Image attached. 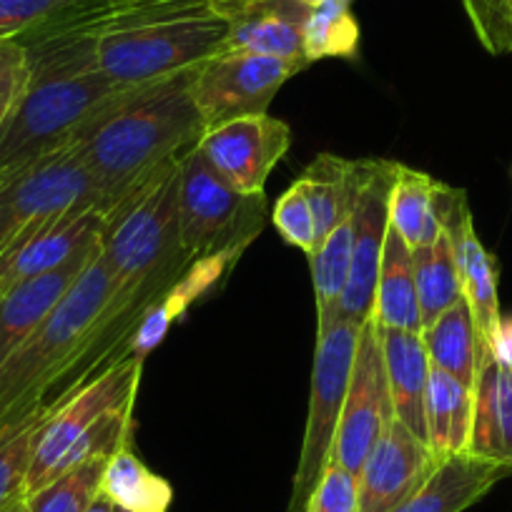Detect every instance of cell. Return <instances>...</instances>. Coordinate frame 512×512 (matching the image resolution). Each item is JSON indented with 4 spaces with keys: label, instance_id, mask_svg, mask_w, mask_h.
<instances>
[{
    "label": "cell",
    "instance_id": "4fadbf2b",
    "mask_svg": "<svg viewBox=\"0 0 512 512\" xmlns=\"http://www.w3.org/2000/svg\"><path fill=\"white\" fill-rule=\"evenodd\" d=\"M397 169L400 164L395 161H377L352 211V272H349L347 287L339 299L337 317L359 324V327L372 319L374 312L379 264H382L384 239L390 229V191L397 179Z\"/></svg>",
    "mask_w": 512,
    "mask_h": 512
},
{
    "label": "cell",
    "instance_id": "f1b7e54d",
    "mask_svg": "<svg viewBox=\"0 0 512 512\" xmlns=\"http://www.w3.org/2000/svg\"><path fill=\"white\" fill-rule=\"evenodd\" d=\"M359 48V23L352 0H322L304 23V56L309 63L324 58H354Z\"/></svg>",
    "mask_w": 512,
    "mask_h": 512
},
{
    "label": "cell",
    "instance_id": "52a82bcc",
    "mask_svg": "<svg viewBox=\"0 0 512 512\" xmlns=\"http://www.w3.org/2000/svg\"><path fill=\"white\" fill-rule=\"evenodd\" d=\"M106 206L76 141L13 174H0V254L26 231L76 206Z\"/></svg>",
    "mask_w": 512,
    "mask_h": 512
},
{
    "label": "cell",
    "instance_id": "7402d4cb",
    "mask_svg": "<svg viewBox=\"0 0 512 512\" xmlns=\"http://www.w3.org/2000/svg\"><path fill=\"white\" fill-rule=\"evenodd\" d=\"M372 317L377 319L379 327H395L422 334L412 249L392 226L387 229V239H384Z\"/></svg>",
    "mask_w": 512,
    "mask_h": 512
},
{
    "label": "cell",
    "instance_id": "8d00e7d4",
    "mask_svg": "<svg viewBox=\"0 0 512 512\" xmlns=\"http://www.w3.org/2000/svg\"><path fill=\"white\" fill-rule=\"evenodd\" d=\"M113 510H116V505H113L106 495H98L86 512H113Z\"/></svg>",
    "mask_w": 512,
    "mask_h": 512
},
{
    "label": "cell",
    "instance_id": "f546056e",
    "mask_svg": "<svg viewBox=\"0 0 512 512\" xmlns=\"http://www.w3.org/2000/svg\"><path fill=\"white\" fill-rule=\"evenodd\" d=\"M108 457H96L83 465L71 467L26 497L28 512H86L101 495V480Z\"/></svg>",
    "mask_w": 512,
    "mask_h": 512
},
{
    "label": "cell",
    "instance_id": "ba28073f",
    "mask_svg": "<svg viewBox=\"0 0 512 512\" xmlns=\"http://www.w3.org/2000/svg\"><path fill=\"white\" fill-rule=\"evenodd\" d=\"M307 66L294 58L224 51L196 68L191 96L206 128L219 126L231 118L267 113L284 83Z\"/></svg>",
    "mask_w": 512,
    "mask_h": 512
},
{
    "label": "cell",
    "instance_id": "9c48e42d",
    "mask_svg": "<svg viewBox=\"0 0 512 512\" xmlns=\"http://www.w3.org/2000/svg\"><path fill=\"white\" fill-rule=\"evenodd\" d=\"M141 372H144V357L128 354L126 359L106 369L101 377L86 384L78 395H73L51 420L43 422L36 437V447H33L26 497L61 475L66 455L93 422L101 420L113 407L136 400Z\"/></svg>",
    "mask_w": 512,
    "mask_h": 512
},
{
    "label": "cell",
    "instance_id": "74e56055",
    "mask_svg": "<svg viewBox=\"0 0 512 512\" xmlns=\"http://www.w3.org/2000/svg\"><path fill=\"white\" fill-rule=\"evenodd\" d=\"M11 512H28V507H26V500H23V502H18V505L13 507Z\"/></svg>",
    "mask_w": 512,
    "mask_h": 512
},
{
    "label": "cell",
    "instance_id": "836d02e7",
    "mask_svg": "<svg viewBox=\"0 0 512 512\" xmlns=\"http://www.w3.org/2000/svg\"><path fill=\"white\" fill-rule=\"evenodd\" d=\"M465 11L492 56L512 53V0H465Z\"/></svg>",
    "mask_w": 512,
    "mask_h": 512
},
{
    "label": "cell",
    "instance_id": "3957f363",
    "mask_svg": "<svg viewBox=\"0 0 512 512\" xmlns=\"http://www.w3.org/2000/svg\"><path fill=\"white\" fill-rule=\"evenodd\" d=\"M229 26L209 0H121L98 23V68L121 86L196 71L226 51Z\"/></svg>",
    "mask_w": 512,
    "mask_h": 512
},
{
    "label": "cell",
    "instance_id": "ac0fdd59",
    "mask_svg": "<svg viewBox=\"0 0 512 512\" xmlns=\"http://www.w3.org/2000/svg\"><path fill=\"white\" fill-rule=\"evenodd\" d=\"M98 246H101V241L63 267L28 279V282L18 284L16 289L0 297V367L36 332L38 324L51 314V309L61 302L63 294L73 287V282L81 277L88 262L98 254Z\"/></svg>",
    "mask_w": 512,
    "mask_h": 512
},
{
    "label": "cell",
    "instance_id": "5bb4252c",
    "mask_svg": "<svg viewBox=\"0 0 512 512\" xmlns=\"http://www.w3.org/2000/svg\"><path fill=\"white\" fill-rule=\"evenodd\" d=\"M106 206H76L33 226L0 254V297L18 284L53 272L101 241Z\"/></svg>",
    "mask_w": 512,
    "mask_h": 512
},
{
    "label": "cell",
    "instance_id": "cb8c5ba5",
    "mask_svg": "<svg viewBox=\"0 0 512 512\" xmlns=\"http://www.w3.org/2000/svg\"><path fill=\"white\" fill-rule=\"evenodd\" d=\"M427 357L432 367L452 374L472 390L480 359V337L467 299H457L450 309L422 329Z\"/></svg>",
    "mask_w": 512,
    "mask_h": 512
},
{
    "label": "cell",
    "instance_id": "8992f818",
    "mask_svg": "<svg viewBox=\"0 0 512 512\" xmlns=\"http://www.w3.org/2000/svg\"><path fill=\"white\" fill-rule=\"evenodd\" d=\"M359 332L362 327L347 319H334L327 327L317 329L307 427H304L302 455L294 472L289 512H307L309 497L332 460L334 437L342 420Z\"/></svg>",
    "mask_w": 512,
    "mask_h": 512
},
{
    "label": "cell",
    "instance_id": "e575fe53",
    "mask_svg": "<svg viewBox=\"0 0 512 512\" xmlns=\"http://www.w3.org/2000/svg\"><path fill=\"white\" fill-rule=\"evenodd\" d=\"M28 56L21 41H0V131L16 113L28 88Z\"/></svg>",
    "mask_w": 512,
    "mask_h": 512
},
{
    "label": "cell",
    "instance_id": "4316f807",
    "mask_svg": "<svg viewBox=\"0 0 512 512\" xmlns=\"http://www.w3.org/2000/svg\"><path fill=\"white\" fill-rule=\"evenodd\" d=\"M352 246H354V219L347 216L342 224L334 226L327 236L309 254L312 267L314 302H317V329L334 322L352 272Z\"/></svg>",
    "mask_w": 512,
    "mask_h": 512
},
{
    "label": "cell",
    "instance_id": "484cf974",
    "mask_svg": "<svg viewBox=\"0 0 512 512\" xmlns=\"http://www.w3.org/2000/svg\"><path fill=\"white\" fill-rule=\"evenodd\" d=\"M101 495L128 512H169L174 490L164 477L151 472L134 447H123L108 457L101 480Z\"/></svg>",
    "mask_w": 512,
    "mask_h": 512
},
{
    "label": "cell",
    "instance_id": "44dd1931",
    "mask_svg": "<svg viewBox=\"0 0 512 512\" xmlns=\"http://www.w3.org/2000/svg\"><path fill=\"white\" fill-rule=\"evenodd\" d=\"M374 164L377 159L349 161L322 154L294 181L312 209L319 241L347 216H352L359 194L372 176Z\"/></svg>",
    "mask_w": 512,
    "mask_h": 512
},
{
    "label": "cell",
    "instance_id": "e0dca14e",
    "mask_svg": "<svg viewBox=\"0 0 512 512\" xmlns=\"http://www.w3.org/2000/svg\"><path fill=\"white\" fill-rule=\"evenodd\" d=\"M467 452L512 467V362L482 347L472 384V430Z\"/></svg>",
    "mask_w": 512,
    "mask_h": 512
},
{
    "label": "cell",
    "instance_id": "9a60e30c",
    "mask_svg": "<svg viewBox=\"0 0 512 512\" xmlns=\"http://www.w3.org/2000/svg\"><path fill=\"white\" fill-rule=\"evenodd\" d=\"M430 447L392 417L359 470V512H392L437 467Z\"/></svg>",
    "mask_w": 512,
    "mask_h": 512
},
{
    "label": "cell",
    "instance_id": "d6a6232c",
    "mask_svg": "<svg viewBox=\"0 0 512 512\" xmlns=\"http://www.w3.org/2000/svg\"><path fill=\"white\" fill-rule=\"evenodd\" d=\"M272 221L287 244L297 246V249H302L307 256L317 249L319 236L317 224H314V214L297 184H292L282 196H279Z\"/></svg>",
    "mask_w": 512,
    "mask_h": 512
},
{
    "label": "cell",
    "instance_id": "2e32d148",
    "mask_svg": "<svg viewBox=\"0 0 512 512\" xmlns=\"http://www.w3.org/2000/svg\"><path fill=\"white\" fill-rule=\"evenodd\" d=\"M209 6L229 26L226 51L307 61L304 23L312 6L304 0H209Z\"/></svg>",
    "mask_w": 512,
    "mask_h": 512
},
{
    "label": "cell",
    "instance_id": "1f68e13d",
    "mask_svg": "<svg viewBox=\"0 0 512 512\" xmlns=\"http://www.w3.org/2000/svg\"><path fill=\"white\" fill-rule=\"evenodd\" d=\"M41 425L31 422L0 440V512H11L26 500V480Z\"/></svg>",
    "mask_w": 512,
    "mask_h": 512
},
{
    "label": "cell",
    "instance_id": "7c38bea8",
    "mask_svg": "<svg viewBox=\"0 0 512 512\" xmlns=\"http://www.w3.org/2000/svg\"><path fill=\"white\" fill-rule=\"evenodd\" d=\"M435 209L442 221V231L452 241L462 297L470 304L480 344L492 352L505 354V349H502L500 299H497V262L477 239L470 206H467V194L462 189H452V186L437 181Z\"/></svg>",
    "mask_w": 512,
    "mask_h": 512
},
{
    "label": "cell",
    "instance_id": "4dcf8cb0",
    "mask_svg": "<svg viewBox=\"0 0 512 512\" xmlns=\"http://www.w3.org/2000/svg\"><path fill=\"white\" fill-rule=\"evenodd\" d=\"M108 3L111 0H0V41H21L28 33Z\"/></svg>",
    "mask_w": 512,
    "mask_h": 512
},
{
    "label": "cell",
    "instance_id": "8fae6325",
    "mask_svg": "<svg viewBox=\"0 0 512 512\" xmlns=\"http://www.w3.org/2000/svg\"><path fill=\"white\" fill-rule=\"evenodd\" d=\"M292 146L289 123L256 113L206 128L196 144L206 164L241 194H264L269 174Z\"/></svg>",
    "mask_w": 512,
    "mask_h": 512
},
{
    "label": "cell",
    "instance_id": "d4e9b609",
    "mask_svg": "<svg viewBox=\"0 0 512 512\" xmlns=\"http://www.w3.org/2000/svg\"><path fill=\"white\" fill-rule=\"evenodd\" d=\"M437 181L425 171L400 164L390 191V226L407 241L410 249L435 244L442 234V221L435 209Z\"/></svg>",
    "mask_w": 512,
    "mask_h": 512
},
{
    "label": "cell",
    "instance_id": "ab89813d",
    "mask_svg": "<svg viewBox=\"0 0 512 512\" xmlns=\"http://www.w3.org/2000/svg\"><path fill=\"white\" fill-rule=\"evenodd\" d=\"M113 512H128V510H121V507H116V510H113Z\"/></svg>",
    "mask_w": 512,
    "mask_h": 512
},
{
    "label": "cell",
    "instance_id": "ffe728a7",
    "mask_svg": "<svg viewBox=\"0 0 512 512\" xmlns=\"http://www.w3.org/2000/svg\"><path fill=\"white\" fill-rule=\"evenodd\" d=\"M379 342H382L384 372H387V387H390L395 417L427 445L425 395L432 364L422 334L379 327Z\"/></svg>",
    "mask_w": 512,
    "mask_h": 512
},
{
    "label": "cell",
    "instance_id": "30bf717a",
    "mask_svg": "<svg viewBox=\"0 0 512 512\" xmlns=\"http://www.w3.org/2000/svg\"><path fill=\"white\" fill-rule=\"evenodd\" d=\"M392 417H395V407H392L390 387H387L377 319L372 317L362 324V332H359L352 377H349L329 465L334 462L359 475L364 460Z\"/></svg>",
    "mask_w": 512,
    "mask_h": 512
},
{
    "label": "cell",
    "instance_id": "7a4b0ae2",
    "mask_svg": "<svg viewBox=\"0 0 512 512\" xmlns=\"http://www.w3.org/2000/svg\"><path fill=\"white\" fill-rule=\"evenodd\" d=\"M194 76L196 71H186L128 88L78 136V151L111 209L201 141L206 123L191 96Z\"/></svg>",
    "mask_w": 512,
    "mask_h": 512
},
{
    "label": "cell",
    "instance_id": "603a6c76",
    "mask_svg": "<svg viewBox=\"0 0 512 512\" xmlns=\"http://www.w3.org/2000/svg\"><path fill=\"white\" fill-rule=\"evenodd\" d=\"M472 430V390L442 369H430L425 395L427 447L437 460L467 452Z\"/></svg>",
    "mask_w": 512,
    "mask_h": 512
},
{
    "label": "cell",
    "instance_id": "83f0119b",
    "mask_svg": "<svg viewBox=\"0 0 512 512\" xmlns=\"http://www.w3.org/2000/svg\"><path fill=\"white\" fill-rule=\"evenodd\" d=\"M412 262H415L417 299H420L422 329H425L457 299H462L460 272H457L450 236L442 231L435 244L415 246Z\"/></svg>",
    "mask_w": 512,
    "mask_h": 512
},
{
    "label": "cell",
    "instance_id": "d590c367",
    "mask_svg": "<svg viewBox=\"0 0 512 512\" xmlns=\"http://www.w3.org/2000/svg\"><path fill=\"white\" fill-rule=\"evenodd\" d=\"M307 512H359L357 475L334 462L327 465L309 497Z\"/></svg>",
    "mask_w": 512,
    "mask_h": 512
},
{
    "label": "cell",
    "instance_id": "6da1fadb",
    "mask_svg": "<svg viewBox=\"0 0 512 512\" xmlns=\"http://www.w3.org/2000/svg\"><path fill=\"white\" fill-rule=\"evenodd\" d=\"M169 289H118L98 246L61 302L0 367V440L31 422H48L86 384L126 359L146 312Z\"/></svg>",
    "mask_w": 512,
    "mask_h": 512
},
{
    "label": "cell",
    "instance_id": "277c9868",
    "mask_svg": "<svg viewBox=\"0 0 512 512\" xmlns=\"http://www.w3.org/2000/svg\"><path fill=\"white\" fill-rule=\"evenodd\" d=\"M179 161L161 166L108 211L101 259L118 289L174 287L191 267L179 239Z\"/></svg>",
    "mask_w": 512,
    "mask_h": 512
},
{
    "label": "cell",
    "instance_id": "d6986e66",
    "mask_svg": "<svg viewBox=\"0 0 512 512\" xmlns=\"http://www.w3.org/2000/svg\"><path fill=\"white\" fill-rule=\"evenodd\" d=\"M507 475L512 467L460 452L437 462L430 477L392 512H465Z\"/></svg>",
    "mask_w": 512,
    "mask_h": 512
},
{
    "label": "cell",
    "instance_id": "5b68a950",
    "mask_svg": "<svg viewBox=\"0 0 512 512\" xmlns=\"http://www.w3.org/2000/svg\"><path fill=\"white\" fill-rule=\"evenodd\" d=\"M264 194H241L226 184L199 149L179 161V239L191 262L209 256L239 259L262 234Z\"/></svg>",
    "mask_w": 512,
    "mask_h": 512
},
{
    "label": "cell",
    "instance_id": "f35d334b",
    "mask_svg": "<svg viewBox=\"0 0 512 512\" xmlns=\"http://www.w3.org/2000/svg\"><path fill=\"white\" fill-rule=\"evenodd\" d=\"M307 6H317V3H322V0H304Z\"/></svg>",
    "mask_w": 512,
    "mask_h": 512
}]
</instances>
